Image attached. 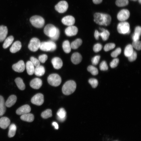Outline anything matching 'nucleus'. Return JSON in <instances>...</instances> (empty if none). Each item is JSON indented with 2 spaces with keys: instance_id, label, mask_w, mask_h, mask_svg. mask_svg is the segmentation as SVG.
I'll use <instances>...</instances> for the list:
<instances>
[{
  "instance_id": "nucleus-49",
  "label": "nucleus",
  "mask_w": 141,
  "mask_h": 141,
  "mask_svg": "<svg viewBox=\"0 0 141 141\" xmlns=\"http://www.w3.org/2000/svg\"><path fill=\"white\" fill-rule=\"evenodd\" d=\"M141 33V28L140 26H137L136 27L134 30V34L140 36Z\"/></svg>"
},
{
  "instance_id": "nucleus-8",
  "label": "nucleus",
  "mask_w": 141,
  "mask_h": 141,
  "mask_svg": "<svg viewBox=\"0 0 141 141\" xmlns=\"http://www.w3.org/2000/svg\"><path fill=\"white\" fill-rule=\"evenodd\" d=\"M57 28L52 24H48L44 28V31L45 34L50 38L56 33Z\"/></svg>"
},
{
  "instance_id": "nucleus-35",
  "label": "nucleus",
  "mask_w": 141,
  "mask_h": 141,
  "mask_svg": "<svg viewBox=\"0 0 141 141\" xmlns=\"http://www.w3.org/2000/svg\"><path fill=\"white\" fill-rule=\"evenodd\" d=\"M41 116L44 119H47L52 116L51 110L47 109L43 111L41 114Z\"/></svg>"
},
{
  "instance_id": "nucleus-2",
  "label": "nucleus",
  "mask_w": 141,
  "mask_h": 141,
  "mask_svg": "<svg viewBox=\"0 0 141 141\" xmlns=\"http://www.w3.org/2000/svg\"><path fill=\"white\" fill-rule=\"evenodd\" d=\"M76 84L73 80H70L66 82L63 85L62 89L63 93L67 95L73 93L75 90Z\"/></svg>"
},
{
  "instance_id": "nucleus-21",
  "label": "nucleus",
  "mask_w": 141,
  "mask_h": 141,
  "mask_svg": "<svg viewBox=\"0 0 141 141\" xmlns=\"http://www.w3.org/2000/svg\"><path fill=\"white\" fill-rule=\"evenodd\" d=\"M10 121L8 118L3 117L0 118V127L2 129H6L9 125Z\"/></svg>"
},
{
  "instance_id": "nucleus-1",
  "label": "nucleus",
  "mask_w": 141,
  "mask_h": 141,
  "mask_svg": "<svg viewBox=\"0 0 141 141\" xmlns=\"http://www.w3.org/2000/svg\"><path fill=\"white\" fill-rule=\"evenodd\" d=\"M94 20L97 24L104 26L109 25L111 21V17L108 14L96 13L94 15Z\"/></svg>"
},
{
  "instance_id": "nucleus-28",
  "label": "nucleus",
  "mask_w": 141,
  "mask_h": 141,
  "mask_svg": "<svg viewBox=\"0 0 141 141\" xmlns=\"http://www.w3.org/2000/svg\"><path fill=\"white\" fill-rule=\"evenodd\" d=\"M15 81L19 89L23 90L25 89V85L21 78L18 77L16 78L15 80Z\"/></svg>"
},
{
  "instance_id": "nucleus-23",
  "label": "nucleus",
  "mask_w": 141,
  "mask_h": 141,
  "mask_svg": "<svg viewBox=\"0 0 141 141\" xmlns=\"http://www.w3.org/2000/svg\"><path fill=\"white\" fill-rule=\"evenodd\" d=\"M17 99L16 96L14 95L10 96L5 102L6 107H10L13 105L16 102Z\"/></svg>"
},
{
  "instance_id": "nucleus-57",
  "label": "nucleus",
  "mask_w": 141,
  "mask_h": 141,
  "mask_svg": "<svg viewBox=\"0 0 141 141\" xmlns=\"http://www.w3.org/2000/svg\"><path fill=\"white\" fill-rule=\"evenodd\" d=\"M118 141L116 140V141Z\"/></svg>"
},
{
  "instance_id": "nucleus-39",
  "label": "nucleus",
  "mask_w": 141,
  "mask_h": 141,
  "mask_svg": "<svg viewBox=\"0 0 141 141\" xmlns=\"http://www.w3.org/2000/svg\"><path fill=\"white\" fill-rule=\"evenodd\" d=\"M115 45L114 43H109L105 44L104 48V50L105 51H108L113 49L115 47Z\"/></svg>"
},
{
  "instance_id": "nucleus-14",
  "label": "nucleus",
  "mask_w": 141,
  "mask_h": 141,
  "mask_svg": "<svg viewBox=\"0 0 141 141\" xmlns=\"http://www.w3.org/2000/svg\"><path fill=\"white\" fill-rule=\"evenodd\" d=\"M31 108L28 105H24L19 108L16 111V114L20 115L29 113L31 111Z\"/></svg>"
},
{
  "instance_id": "nucleus-10",
  "label": "nucleus",
  "mask_w": 141,
  "mask_h": 141,
  "mask_svg": "<svg viewBox=\"0 0 141 141\" xmlns=\"http://www.w3.org/2000/svg\"><path fill=\"white\" fill-rule=\"evenodd\" d=\"M31 102L33 104L37 105H42L44 102L43 95L40 93L36 94L32 98Z\"/></svg>"
},
{
  "instance_id": "nucleus-24",
  "label": "nucleus",
  "mask_w": 141,
  "mask_h": 141,
  "mask_svg": "<svg viewBox=\"0 0 141 141\" xmlns=\"http://www.w3.org/2000/svg\"><path fill=\"white\" fill-rule=\"evenodd\" d=\"M20 118L22 120L29 122H32L34 119L33 115L32 114L30 113L22 115Z\"/></svg>"
},
{
  "instance_id": "nucleus-5",
  "label": "nucleus",
  "mask_w": 141,
  "mask_h": 141,
  "mask_svg": "<svg viewBox=\"0 0 141 141\" xmlns=\"http://www.w3.org/2000/svg\"><path fill=\"white\" fill-rule=\"evenodd\" d=\"M48 81L51 85L57 86H59L61 82L60 77L57 74H52L50 75L48 77Z\"/></svg>"
},
{
  "instance_id": "nucleus-52",
  "label": "nucleus",
  "mask_w": 141,
  "mask_h": 141,
  "mask_svg": "<svg viewBox=\"0 0 141 141\" xmlns=\"http://www.w3.org/2000/svg\"><path fill=\"white\" fill-rule=\"evenodd\" d=\"M98 33L99 32L97 30L95 31L94 35V37L97 40H98L99 39Z\"/></svg>"
},
{
  "instance_id": "nucleus-13",
  "label": "nucleus",
  "mask_w": 141,
  "mask_h": 141,
  "mask_svg": "<svg viewBox=\"0 0 141 141\" xmlns=\"http://www.w3.org/2000/svg\"><path fill=\"white\" fill-rule=\"evenodd\" d=\"M78 28L75 26H71L67 28L65 30L66 35L68 36H72L76 35L78 32Z\"/></svg>"
},
{
  "instance_id": "nucleus-12",
  "label": "nucleus",
  "mask_w": 141,
  "mask_h": 141,
  "mask_svg": "<svg viewBox=\"0 0 141 141\" xmlns=\"http://www.w3.org/2000/svg\"><path fill=\"white\" fill-rule=\"evenodd\" d=\"M25 65L24 61L21 60L12 66L13 69L15 71L21 73L23 72L25 69Z\"/></svg>"
},
{
  "instance_id": "nucleus-31",
  "label": "nucleus",
  "mask_w": 141,
  "mask_h": 141,
  "mask_svg": "<svg viewBox=\"0 0 141 141\" xmlns=\"http://www.w3.org/2000/svg\"><path fill=\"white\" fill-rule=\"evenodd\" d=\"M16 130L15 125L12 124L10 125L9 127L8 136L10 138L13 137L15 135Z\"/></svg>"
},
{
  "instance_id": "nucleus-20",
  "label": "nucleus",
  "mask_w": 141,
  "mask_h": 141,
  "mask_svg": "<svg viewBox=\"0 0 141 141\" xmlns=\"http://www.w3.org/2000/svg\"><path fill=\"white\" fill-rule=\"evenodd\" d=\"M8 33V28L6 26H0V42H2L5 39Z\"/></svg>"
},
{
  "instance_id": "nucleus-45",
  "label": "nucleus",
  "mask_w": 141,
  "mask_h": 141,
  "mask_svg": "<svg viewBox=\"0 0 141 141\" xmlns=\"http://www.w3.org/2000/svg\"><path fill=\"white\" fill-rule=\"evenodd\" d=\"M102 45L100 43H97L93 46V49L95 52H98L102 49Z\"/></svg>"
},
{
  "instance_id": "nucleus-32",
  "label": "nucleus",
  "mask_w": 141,
  "mask_h": 141,
  "mask_svg": "<svg viewBox=\"0 0 141 141\" xmlns=\"http://www.w3.org/2000/svg\"><path fill=\"white\" fill-rule=\"evenodd\" d=\"M62 48L64 51L66 53H69L71 51L70 44L68 40L64 41L62 44Z\"/></svg>"
},
{
  "instance_id": "nucleus-37",
  "label": "nucleus",
  "mask_w": 141,
  "mask_h": 141,
  "mask_svg": "<svg viewBox=\"0 0 141 141\" xmlns=\"http://www.w3.org/2000/svg\"><path fill=\"white\" fill-rule=\"evenodd\" d=\"M129 2L128 0H116L115 2L116 4L119 7H122L127 5Z\"/></svg>"
},
{
  "instance_id": "nucleus-34",
  "label": "nucleus",
  "mask_w": 141,
  "mask_h": 141,
  "mask_svg": "<svg viewBox=\"0 0 141 141\" xmlns=\"http://www.w3.org/2000/svg\"><path fill=\"white\" fill-rule=\"evenodd\" d=\"M109 35V32L107 30L105 29L102 31L101 32H99L98 33L99 36H101L104 41L107 40L108 39Z\"/></svg>"
},
{
  "instance_id": "nucleus-7",
  "label": "nucleus",
  "mask_w": 141,
  "mask_h": 141,
  "mask_svg": "<svg viewBox=\"0 0 141 141\" xmlns=\"http://www.w3.org/2000/svg\"><path fill=\"white\" fill-rule=\"evenodd\" d=\"M40 43L39 39L36 38H33L30 40L28 48L31 51L35 52L39 48Z\"/></svg>"
},
{
  "instance_id": "nucleus-42",
  "label": "nucleus",
  "mask_w": 141,
  "mask_h": 141,
  "mask_svg": "<svg viewBox=\"0 0 141 141\" xmlns=\"http://www.w3.org/2000/svg\"><path fill=\"white\" fill-rule=\"evenodd\" d=\"M121 51V50L120 48H117L114 51L111 53V56L113 57H116L120 54Z\"/></svg>"
},
{
  "instance_id": "nucleus-55",
  "label": "nucleus",
  "mask_w": 141,
  "mask_h": 141,
  "mask_svg": "<svg viewBox=\"0 0 141 141\" xmlns=\"http://www.w3.org/2000/svg\"><path fill=\"white\" fill-rule=\"evenodd\" d=\"M138 2L139 3H141V0H138Z\"/></svg>"
},
{
  "instance_id": "nucleus-18",
  "label": "nucleus",
  "mask_w": 141,
  "mask_h": 141,
  "mask_svg": "<svg viewBox=\"0 0 141 141\" xmlns=\"http://www.w3.org/2000/svg\"><path fill=\"white\" fill-rule=\"evenodd\" d=\"M51 62L54 67L55 69H60L63 65L62 60L58 57H56L53 58Z\"/></svg>"
},
{
  "instance_id": "nucleus-26",
  "label": "nucleus",
  "mask_w": 141,
  "mask_h": 141,
  "mask_svg": "<svg viewBox=\"0 0 141 141\" xmlns=\"http://www.w3.org/2000/svg\"><path fill=\"white\" fill-rule=\"evenodd\" d=\"M6 106L3 97L0 95V116H2L5 113Z\"/></svg>"
},
{
  "instance_id": "nucleus-17",
  "label": "nucleus",
  "mask_w": 141,
  "mask_h": 141,
  "mask_svg": "<svg viewBox=\"0 0 141 141\" xmlns=\"http://www.w3.org/2000/svg\"><path fill=\"white\" fill-rule=\"evenodd\" d=\"M66 112L63 108L60 109L57 113V119L61 122L64 121L66 120Z\"/></svg>"
},
{
  "instance_id": "nucleus-6",
  "label": "nucleus",
  "mask_w": 141,
  "mask_h": 141,
  "mask_svg": "<svg viewBox=\"0 0 141 141\" xmlns=\"http://www.w3.org/2000/svg\"><path fill=\"white\" fill-rule=\"evenodd\" d=\"M117 29L118 32L120 34H128L130 32V24L127 22L123 21L119 23Z\"/></svg>"
},
{
  "instance_id": "nucleus-51",
  "label": "nucleus",
  "mask_w": 141,
  "mask_h": 141,
  "mask_svg": "<svg viewBox=\"0 0 141 141\" xmlns=\"http://www.w3.org/2000/svg\"><path fill=\"white\" fill-rule=\"evenodd\" d=\"M139 36L134 34L132 36V39L133 41H136L139 40Z\"/></svg>"
},
{
  "instance_id": "nucleus-46",
  "label": "nucleus",
  "mask_w": 141,
  "mask_h": 141,
  "mask_svg": "<svg viewBox=\"0 0 141 141\" xmlns=\"http://www.w3.org/2000/svg\"><path fill=\"white\" fill-rule=\"evenodd\" d=\"M100 58V56L99 55H96L92 58L91 60L92 64L94 65H97L99 62Z\"/></svg>"
},
{
  "instance_id": "nucleus-4",
  "label": "nucleus",
  "mask_w": 141,
  "mask_h": 141,
  "mask_svg": "<svg viewBox=\"0 0 141 141\" xmlns=\"http://www.w3.org/2000/svg\"><path fill=\"white\" fill-rule=\"evenodd\" d=\"M30 21L32 25L37 28H42L44 25L45 20L41 16L38 15H34L30 19Z\"/></svg>"
},
{
  "instance_id": "nucleus-33",
  "label": "nucleus",
  "mask_w": 141,
  "mask_h": 141,
  "mask_svg": "<svg viewBox=\"0 0 141 141\" xmlns=\"http://www.w3.org/2000/svg\"><path fill=\"white\" fill-rule=\"evenodd\" d=\"M82 43L81 39L78 38L71 43L70 44L71 48L73 49H76L81 45Z\"/></svg>"
},
{
  "instance_id": "nucleus-25",
  "label": "nucleus",
  "mask_w": 141,
  "mask_h": 141,
  "mask_svg": "<svg viewBox=\"0 0 141 141\" xmlns=\"http://www.w3.org/2000/svg\"><path fill=\"white\" fill-rule=\"evenodd\" d=\"M34 66L30 61H27L26 64V67L28 74L30 75H33L34 72Z\"/></svg>"
},
{
  "instance_id": "nucleus-36",
  "label": "nucleus",
  "mask_w": 141,
  "mask_h": 141,
  "mask_svg": "<svg viewBox=\"0 0 141 141\" xmlns=\"http://www.w3.org/2000/svg\"><path fill=\"white\" fill-rule=\"evenodd\" d=\"M87 70L93 75H96L98 74L97 69L93 66H89L87 68Z\"/></svg>"
},
{
  "instance_id": "nucleus-43",
  "label": "nucleus",
  "mask_w": 141,
  "mask_h": 141,
  "mask_svg": "<svg viewBox=\"0 0 141 141\" xmlns=\"http://www.w3.org/2000/svg\"><path fill=\"white\" fill-rule=\"evenodd\" d=\"M30 60L33 65L36 67L40 65V62L36 58L32 56L30 58Z\"/></svg>"
},
{
  "instance_id": "nucleus-50",
  "label": "nucleus",
  "mask_w": 141,
  "mask_h": 141,
  "mask_svg": "<svg viewBox=\"0 0 141 141\" xmlns=\"http://www.w3.org/2000/svg\"><path fill=\"white\" fill-rule=\"evenodd\" d=\"M60 35V31L57 28V31L55 35L53 37L50 38L53 40H56L59 38Z\"/></svg>"
},
{
  "instance_id": "nucleus-40",
  "label": "nucleus",
  "mask_w": 141,
  "mask_h": 141,
  "mask_svg": "<svg viewBox=\"0 0 141 141\" xmlns=\"http://www.w3.org/2000/svg\"><path fill=\"white\" fill-rule=\"evenodd\" d=\"M89 83L93 88H96L98 84V82L97 79L95 78H90L88 81Z\"/></svg>"
},
{
  "instance_id": "nucleus-41",
  "label": "nucleus",
  "mask_w": 141,
  "mask_h": 141,
  "mask_svg": "<svg viewBox=\"0 0 141 141\" xmlns=\"http://www.w3.org/2000/svg\"><path fill=\"white\" fill-rule=\"evenodd\" d=\"M99 67L100 69L101 70H106L108 69V67L107 62L104 61H103L100 63Z\"/></svg>"
},
{
  "instance_id": "nucleus-38",
  "label": "nucleus",
  "mask_w": 141,
  "mask_h": 141,
  "mask_svg": "<svg viewBox=\"0 0 141 141\" xmlns=\"http://www.w3.org/2000/svg\"><path fill=\"white\" fill-rule=\"evenodd\" d=\"M132 45L133 47L136 49L140 50L141 49V43L139 40L136 41H133Z\"/></svg>"
},
{
  "instance_id": "nucleus-47",
  "label": "nucleus",
  "mask_w": 141,
  "mask_h": 141,
  "mask_svg": "<svg viewBox=\"0 0 141 141\" xmlns=\"http://www.w3.org/2000/svg\"><path fill=\"white\" fill-rule=\"evenodd\" d=\"M137 54L135 51H133L132 54L128 57V60L130 62L135 61L137 58Z\"/></svg>"
},
{
  "instance_id": "nucleus-48",
  "label": "nucleus",
  "mask_w": 141,
  "mask_h": 141,
  "mask_svg": "<svg viewBox=\"0 0 141 141\" xmlns=\"http://www.w3.org/2000/svg\"><path fill=\"white\" fill-rule=\"evenodd\" d=\"M48 59V56L45 54L40 55L38 57V60L40 62L44 63Z\"/></svg>"
},
{
  "instance_id": "nucleus-44",
  "label": "nucleus",
  "mask_w": 141,
  "mask_h": 141,
  "mask_svg": "<svg viewBox=\"0 0 141 141\" xmlns=\"http://www.w3.org/2000/svg\"><path fill=\"white\" fill-rule=\"evenodd\" d=\"M119 62V59L118 58H115L113 59L110 62V65L111 68H113L116 67Z\"/></svg>"
},
{
  "instance_id": "nucleus-27",
  "label": "nucleus",
  "mask_w": 141,
  "mask_h": 141,
  "mask_svg": "<svg viewBox=\"0 0 141 141\" xmlns=\"http://www.w3.org/2000/svg\"><path fill=\"white\" fill-rule=\"evenodd\" d=\"M45 72V68L42 66L40 65L34 68V73L37 76H42L44 74Z\"/></svg>"
},
{
  "instance_id": "nucleus-16",
  "label": "nucleus",
  "mask_w": 141,
  "mask_h": 141,
  "mask_svg": "<svg viewBox=\"0 0 141 141\" xmlns=\"http://www.w3.org/2000/svg\"><path fill=\"white\" fill-rule=\"evenodd\" d=\"M42 84L41 80L38 78H35L31 80L30 83V86L34 89H39Z\"/></svg>"
},
{
  "instance_id": "nucleus-19",
  "label": "nucleus",
  "mask_w": 141,
  "mask_h": 141,
  "mask_svg": "<svg viewBox=\"0 0 141 141\" xmlns=\"http://www.w3.org/2000/svg\"><path fill=\"white\" fill-rule=\"evenodd\" d=\"M71 61L74 64H78L82 61V57L81 55L77 52L73 53L71 57Z\"/></svg>"
},
{
  "instance_id": "nucleus-56",
  "label": "nucleus",
  "mask_w": 141,
  "mask_h": 141,
  "mask_svg": "<svg viewBox=\"0 0 141 141\" xmlns=\"http://www.w3.org/2000/svg\"><path fill=\"white\" fill-rule=\"evenodd\" d=\"M132 0L134 1H136L137 0Z\"/></svg>"
},
{
  "instance_id": "nucleus-11",
  "label": "nucleus",
  "mask_w": 141,
  "mask_h": 141,
  "mask_svg": "<svg viewBox=\"0 0 141 141\" xmlns=\"http://www.w3.org/2000/svg\"><path fill=\"white\" fill-rule=\"evenodd\" d=\"M130 16V13L129 10L126 9H123L118 13L117 18L119 20L123 21L127 19Z\"/></svg>"
},
{
  "instance_id": "nucleus-3",
  "label": "nucleus",
  "mask_w": 141,
  "mask_h": 141,
  "mask_svg": "<svg viewBox=\"0 0 141 141\" xmlns=\"http://www.w3.org/2000/svg\"><path fill=\"white\" fill-rule=\"evenodd\" d=\"M56 48L55 43L52 41L43 42L40 43L39 48L42 50L46 51H53Z\"/></svg>"
},
{
  "instance_id": "nucleus-15",
  "label": "nucleus",
  "mask_w": 141,
  "mask_h": 141,
  "mask_svg": "<svg viewBox=\"0 0 141 141\" xmlns=\"http://www.w3.org/2000/svg\"><path fill=\"white\" fill-rule=\"evenodd\" d=\"M62 23L68 26L73 25L75 22V19L72 16L68 15L63 17L61 20Z\"/></svg>"
},
{
  "instance_id": "nucleus-29",
  "label": "nucleus",
  "mask_w": 141,
  "mask_h": 141,
  "mask_svg": "<svg viewBox=\"0 0 141 141\" xmlns=\"http://www.w3.org/2000/svg\"><path fill=\"white\" fill-rule=\"evenodd\" d=\"M14 40V38L12 36H10L4 40L3 45L4 49L7 48L12 43Z\"/></svg>"
},
{
  "instance_id": "nucleus-53",
  "label": "nucleus",
  "mask_w": 141,
  "mask_h": 141,
  "mask_svg": "<svg viewBox=\"0 0 141 141\" xmlns=\"http://www.w3.org/2000/svg\"><path fill=\"white\" fill-rule=\"evenodd\" d=\"M52 126L54 127L55 129H58V126L57 123L55 122H54L52 123Z\"/></svg>"
},
{
  "instance_id": "nucleus-30",
  "label": "nucleus",
  "mask_w": 141,
  "mask_h": 141,
  "mask_svg": "<svg viewBox=\"0 0 141 141\" xmlns=\"http://www.w3.org/2000/svg\"><path fill=\"white\" fill-rule=\"evenodd\" d=\"M133 51V48L132 45L131 44H128L126 46L124 50L125 55L128 57L132 54Z\"/></svg>"
},
{
  "instance_id": "nucleus-9",
  "label": "nucleus",
  "mask_w": 141,
  "mask_h": 141,
  "mask_svg": "<svg viewBox=\"0 0 141 141\" xmlns=\"http://www.w3.org/2000/svg\"><path fill=\"white\" fill-rule=\"evenodd\" d=\"M68 4L65 1L59 2L55 6V10L60 13H63L65 12L68 8Z\"/></svg>"
},
{
  "instance_id": "nucleus-22",
  "label": "nucleus",
  "mask_w": 141,
  "mask_h": 141,
  "mask_svg": "<svg viewBox=\"0 0 141 141\" xmlns=\"http://www.w3.org/2000/svg\"><path fill=\"white\" fill-rule=\"evenodd\" d=\"M21 42L19 41H16L13 44L10 51L12 53H16L21 49Z\"/></svg>"
},
{
  "instance_id": "nucleus-54",
  "label": "nucleus",
  "mask_w": 141,
  "mask_h": 141,
  "mask_svg": "<svg viewBox=\"0 0 141 141\" xmlns=\"http://www.w3.org/2000/svg\"><path fill=\"white\" fill-rule=\"evenodd\" d=\"M92 1L95 4H98L101 3L102 0H92Z\"/></svg>"
}]
</instances>
